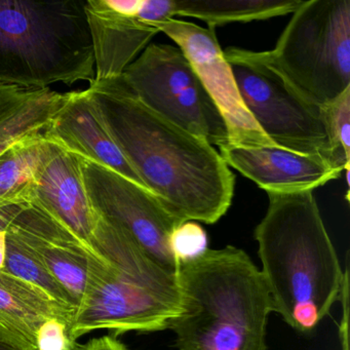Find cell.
I'll list each match as a JSON object with an SVG mask.
<instances>
[{"label":"cell","instance_id":"2","mask_svg":"<svg viewBox=\"0 0 350 350\" xmlns=\"http://www.w3.org/2000/svg\"><path fill=\"white\" fill-rule=\"evenodd\" d=\"M267 196V212L254 233L260 271L272 311L309 334L339 298L344 273L312 190Z\"/></svg>","mask_w":350,"mask_h":350},{"label":"cell","instance_id":"13","mask_svg":"<svg viewBox=\"0 0 350 350\" xmlns=\"http://www.w3.org/2000/svg\"><path fill=\"white\" fill-rule=\"evenodd\" d=\"M8 230L17 235L42 261L77 307L87 286L92 261L99 258L34 202L16 217Z\"/></svg>","mask_w":350,"mask_h":350},{"label":"cell","instance_id":"29","mask_svg":"<svg viewBox=\"0 0 350 350\" xmlns=\"http://www.w3.org/2000/svg\"><path fill=\"white\" fill-rule=\"evenodd\" d=\"M0 350H19L17 348L13 347V346L10 345L7 342L3 341V339H0Z\"/></svg>","mask_w":350,"mask_h":350},{"label":"cell","instance_id":"25","mask_svg":"<svg viewBox=\"0 0 350 350\" xmlns=\"http://www.w3.org/2000/svg\"><path fill=\"white\" fill-rule=\"evenodd\" d=\"M340 298L342 301V314L341 323H340V336H341L342 350H349L348 347V323H349V268L346 267L344 272L343 280H342L341 291H340Z\"/></svg>","mask_w":350,"mask_h":350},{"label":"cell","instance_id":"8","mask_svg":"<svg viewBox=\"0 0 350 350\" xmlns=\"http://www.w3.org/2000/svg\"><path fill=\"white\" fill-rule=\"evenodd\" d=\"M155 113L212 146L229 144L228 129L187 57L178 46L150 44L122 75Z\"/></svg>","mask_w":350,"mask_h":350},{"label":"cell","instance_id":"10","mask_svg":"<svg viewBox=\"0 0 350 350\" xmlns=\"http://www.w3.org/2000/svg\"><path fill=\"white\" fill-rule=\"evenodd\" d=\"M155 27L173 40L191 63L226 122L229 144L276 146L262 132L245 108L230 65L217 38L216 28H202L175 18L157 24Z\"/></svg>","mask_w":350,"mask_h":350},{"label":"cell","instance_id":"28","mask_svg":"<svg viewBox=\"0 0 350 350\" xmlns=\"http://www.w3.org/2000/svg\"><path fill=\"white\" fill-rule=\"evenodd\" d=\"M5 259V232H0V269H3Z\"/></svg>","mask_w":350,"mask_h":350},{"label":"cell","instance_id":"23","mask_svg":"<svg viewBox=\"0 0 350 350\" xmlns=\"http://www.w3.org/2000/svg\"><path fill=\"white\" fill-rule=\"evenodd\" d=\"M70 325L60 319H50L40 327L36 336L38 350H75L81 344L69 336Z\"/></svg>","mask_w":350,"mask_h":350},{"label":"cell","instance_id":"4","mask_svg":"<svg viewBox=\"0 0 350 350\" xmlns=\"http://www.w3.org/2000/svg\"><path fill=\"white\" fill-rule=\"evenodd\" d=\"M85 1L0 0V85L44 90L96 79Z\"/></svg>","mask_w":350,"mask_h":350},{"label":"cell","instance_id":"22","mask_svg":"<svg viewBox=\"0 0 350 350\" xmlns=\"http://www.w3.org/2000/svg\"><path fill=\"white\" fill-rule=\"evenodd\" d=\"M334 140L350 159V89L325 106Z\"/></svg>","mask_w":350,"mask_h":350},{"label":"cell","instance_id":"16","mask_svg":"<svg viewBox=\"0 0 350 350\" xmlns=\"http://www.w3.org/2000/svg\"><path fill=\"white\" fill-rule=\"evenodd\" d=\"M75 310L33 284L0 269V339L13 347L38 350L40 327L54 319L70 325Z\"/></svg>","mask_w":350,"mask_h":350},{"label":"cell","instance_id":"9","mask_svg":"<svg viewBox=\"0 0 350 350\" xmlns=\"http://www.w3.org/2000/svg\"><path fill=\"white\" fill-rule=\"evenodd\" d=\"M83 181L96 210L122 229L149 258L178 275L170 237L184 223L148 189L112 170L81 159Z\"/></svg>","mask_w":350,"mask_h":350},{"label":"cell","instance_id":"11","mask_svg":"<svg viewBox=\"0 0 350 350\" xmlns=\"http://www.w3.org/2000/svg\"><path fill=\"white\" fill-rule=\"evenodd\" d=\"M31 202L40 204L101 259L95 250L101 215L85 188L81 157L49 142L48 153L36 172Z\"/></svg>","mask_w":350,"mask_h":350},{"label":"cell","instance_id":"17","mask_svg":"<svg viewBox=\"0 0 350 350\" xmlns=\"http://www.w3.org/2000/svg\"><path fill=\"white\" fill-rule=\"evenodd\" d=\"M66 98L50 89L0 85V154L22 139L42 134Z\"/></svg>","mask_w":350,"mask_h":350},{"label":"cell","instance_id":"18","mask_svg":"<svg viewBox=\"0 0 350 350\" xmlns=\"http://www.w3.org/2000/svg\"><path fill=\"white\" fill-rule=\"evenodd\" d=\"M304 0H175L176 14L216 28L233 22L271 19L295 13Z\"/></svg>","mask_w":350,"mask_h":350},{"label":"cell","instance_id":"3","mask_svg":"<svg viewBox=\"0 0 350 350\" xmlns=\"http://www.w3.org/2000/svg\"><path fill=\"white\" fill-rule=\"evenodd\" d=\"M179 311L170 321L177 350H267L271 299L243 250L208 249L178 271Z\"/></svg>","mask_w":350,"mask_h":350},{"label":"cell","instance_id":"21","mask_svg":"<svg viewBox=\"0 0 350 350\" xmlns=\"http://www.w3.org/2000/svg\"><path fill=\"white\" fill-rule=\"evenodd\" d=\"M170 247L179 265L193 261L208 250L206 230L194 221H186L174 229Z\"/></svg>","mask_w":350,"mask_h":350},{"label":"cell","instance_id":"6","mask_svg":"<svg viewBox=\"0 0 350 350\" xmlns=\"http://www.w3.org/2000/svg\"><path fill=\"white\" fill-rule=\"evenodd\" d=\"M223 53L245 108L272 143L349 172L350 159L334 140L325 107L305 99L267 52L228 48Z\"/></svg>","mask_w":350,"mask_h":350},{"label":"cell","instance_id":"7","mask_svg":"<svg viewBox=\"0 0 350 350\" xmlns=\"http://www.w3.org/2000/svg\"><path fill=\"white\" fill-rule=\"evenodd\" d=\"M267 54L305 99L329 105L350 89V0H304Z\"/></svg>","mask_w":350,"mask_h":350},{"label":"cell","instance_id":"19","mask_svg":"<svg viewBox=\"0 0 350 350\" xmlns=\"http://www.w3.org/2000/svg\"><path fill=\"white\" fill-rule=\"evenodd\" d=\"M48 150L42 133L18 141L0 154V206L31 202L36 172Z\"/></svg>","mask_w":350,"mask_h":350},{"label":"cell","instance_id":"5","mask_svg":"<svg viewBox=\"0 0 350 350\" xmlns=\"http://www.w3.org/2000/svg\"><path fill=\"white\" fill-rule=\"evenodd\" d=\"M179 302L178 275L128 239L111 261H92L69 336L77 341L96 329H110L116 335L161 331L177 314Z\"/></svg>","mask_w":350,"mask_h":350},{"label":"cell","instance_id":"15","mask_svg":"<svg viewBox=\"0 0 350 350\" xmlns=\"http://www.w3.org/2000/svg\"><path fill=\"white\" fill-rule=\"evenodd\" d=\"M219 149L229 167L237 170L266 192L313 191L343 173L317 157L278 146L227 144Z\"/></svg>","mask_w":350,"mask_h":350},{"label":"cell","instance_id":"27","mask_svg":"<svg viewBox=\"0 0 350 350\" xmlns=\"http://www.w3.org/2000/svg\"><path fill=\"white\" fill-rule=\"evenodd\" d=\"M85 350H129L122 342L112 336L94 338L85 344Z\"/></svg>","mask_w":350,"mask_h":350},{"label":"cell","instance_id":"14","mask_svg":"<svg viewBox=\"0 0 350 350\" xmlns=\"http://www.w3.org/2000/svg\"><path fill=\"white\" fill-rule=\"evenodd\" d=\"M44 137L68 152L104 165L145 187L114 142L89 89L67 93Z\"/></svg>","mask_w":350,"mask_h":350},{"label":"cell","instance_id":"24","mask_svg":"<svg viewBox=\"0 0 350 350\" xmlns=\"http://www.w3.org/2000/svg\"><path fill=\"white\" fill-rule=\"evenodd\" d=\"M138 16L143 22L155 27L177 16L175 0H142Z\"/></svg>","mask_w":350,"mask_h":350},{"label":"cell","instance_id":"12","mask_svg":"<svg viewBox=\"0 0 350 350\" xmlns=\"http://www.w3.org/2000/svg\"><path fill=\"white\" fill-rule=\"evenodd\" d=\"M142 0H88L85 15L93 42L96 79H118L161 33L139 18Z\"/></svg>","mask_w":350,"mask_h":350},{"label":"cell","instance_id":"20","mask_svg":"<svg viewBox=\"0 0 350 350\" xmlns=\"http://www.w3.org/2000/svg\"><path fill=\"white\" fill-rule=\"evenodd\" d=\"M3 271L33 284L65 306L77 308L68 292L55 280L40 259L12 231H5V259Z\"/></svg>","mask_w":350,"mask_h":350},{"label":"cell","instance_id":"26","mask_svg":"<svg viewBox=\"0 0 350 350\" xmlns=\"http://www.w3.org/2000/svg\"><path fill=\"white\" fill-rule=\"evenodd\" d=\"M30 202H17L0 206V232H5L16 217L29 204Z\"/></svg>","mask_w":350,"mask_h":350},{"label":"cell","instance_id":"30","mask_svg":"<svg viewBox=\"0 0 350 350\" xmlns=\"http://www.w3.org/2000/svg\"><path fill=\"white\" fill-rule=\"evenodd\" d=\"M75 350H85V345H81V344Z\"/></svg>","mask_w":350,"mask_h":350},{"label":"cell","instance_id":"1","mask_svg":"<svg viewBox=\"0 0 350 350\" xmlns=\"http://www.w3.org/2000/svg\"><path fill=\"white\" fill-rule=\"evenodd\" d=\"M89 90L114 142L172 214L206 224L226 214L235 176L214 146L149 109L122 77L95 81Z\"/></svg>","mask_w":350,"mask_h":350}]
</instances>
